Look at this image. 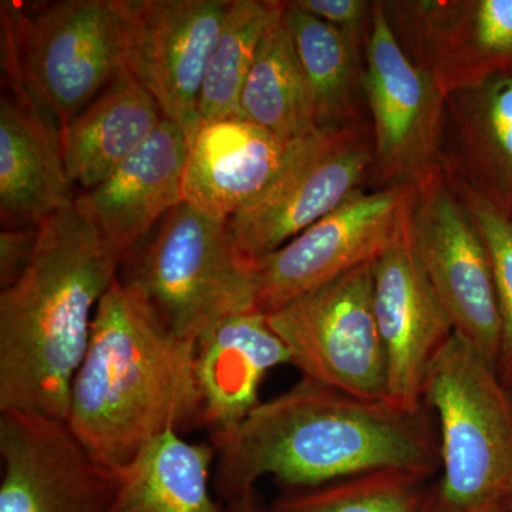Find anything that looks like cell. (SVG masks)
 <instances>
[{"mask_svg":"<svg viewBox=\"0 0 512 512\" xmlns=\"http://www.w3.org/2000/svg\"><path fill=\"white\" fill-rule=\"evenodd\" d=\"M433 417L426 404L360 399L302 377L215 448V494L228 504L265 477L292 491L380 470L439 476Z\"/></svg>","mask_w":512,"mask_h":512,"instance_id":"cell-1","label":"cell"},{"mask_svg":"<svg viewBox=\"0 0 512 512\" xmlns=\"http://www.w3.org/2000/svg\"><path fill=\"white\" fill-rule=\"evenodd\" d=\"M120 256L76 207L39 225L29 268L0 291V412L67 421L94 312Z\"/></svg>","mask_w":512,"mask_h":512,"instance_id":"cell-2","label":"cell"},{"mask_svg":"<svg viewBox=\"0 0 512 512\" xmlns=\"http://www.w3.org/2000/svg\"><path fill=\"white\" fill-rule=\"evenodd\" d=\"M197 343L164 328L119 279L94 312L69 424L97 460L128 466L151 441L201 429Z\"/></svg>","mask_w":512,"mask_h":512,"instance_id":"cell-3","label":"cell"},{"mask_svg":"<svg viewBox=\"0 0 512 512\" xmlns=\"http://www.w3.org/2000/svg\"><path fill=\"white\" fill-rule=\"evenodd\" d=\"M3 87L60 130L126 70L131 0L0 3Z\"/></svg>","mask_w":512,"mask_h":512,"instance_id":"cell-4","label":"cell"},{"mask_svg":"<svg viewBox=\"0 0 512 512\" xmlns=\"http://www.w3.org/2000/svg\"><path fill=\"white\" fill-rule=\"evenodd\" d=\"M117 279L188 342L229 316L256 311L254 261L239 251L228 221L185 202L121 258Z\"/></svg>","mask_w":512,"mask_h":512,"instance_id":"cell-5","label":"cell"},{"mask_svg":"<svg viewBox=\"0 0 512 512\" xmlns=\"http://www.w3.org/2000/svg\"><path fill=\"white\" fill-rule=\"evenodd\" d=\"M424 404L437 417L439 487L446 512H466L512 493V386L454 333L431 366Z\"/></svg>","mask_w":512,"mask_h":512,"instance_id":"cell-6","label":"cell"},{"mask_svg":"<svg viewBox=\"0 0 512 512\" xmlns=\"http://www.w3.org/2000/svg\"><path fill=\"white\" fill-rule=\"evenodd\" d=\"M373 262L302 293L266 318L303 379L383 400L387 359L377 328Z\"/></svg>","mask_w":512,"mask_h":512,"instance_id":"cell-7","label":"cell"},{"mask_svg":"<svg viewBox=\"0 0 512 512\" xmlns=\"http://www.w3.org/2000/svg\"><path fill=\"white\" fill-rule=\"evenodd\" d=\"M363 89L373 117V175L383 187L417 185L444 163L447 94L410 59L383 2H373Z\"/></svg>","mask_w":512,"mask_h":512,"instance_id":"cell-8","label":"cell"},{"mask_svg":"<svg viewBox=\"0 0 512 512\" xmlns=\"http://www.w3.org/2000/svg\"><path fill=\"white\" fill-rule=\"evenodd\" d=\"M410 235L454 332L497 365L501 316L490 252L444 163L414 188Z\"/></svg>","mask_w":512,"mask_h":512,"instance_id":"cell-9","label":"cell"},{"mask_svg":"<svg viewBox=\"0 0 512 512\" xmlns=\"http://www.w3.org/2000/svg\"><path fill=\"white\" fill-rule=\"evenodd\" d=\"M372 163V144L355 124L296 140L278 177L229 218L239 251L254 261L284 247L359 190Z\"/></svg>","mask_w":512,"mask_h":512,"instance_id":"cell-10","label":"cell"},{"mask_svg":"<svg viewBox=\"0 0 512 512\" xmlns=\"http://www.w3.org/2000/svg\"><path fill=\"white\" fill-rule=\"evenodd\" d=\"M414 188H359L284 247L254 259L256 311L271 315L302 293L376 261L402 227Z\"/></svg>","mask_w":512,"mask_h":512,"instance_id":"cell-11","label":"cell"},{"mask_svg":"<svg viewBox=\"0 0 512 512\" xmlns=\"http://www.w3.org/2000/svg\"><path fill=\"white\" fill-rule=\"evenodd\" d=\"M0 512H106L120 471L101 463L67 421L0 412Z\"/></svg>","mask_w":512,"mask_h":512,"instance_id":"cell-12","label":"cell"},{"mask_svg":"<svg viewBox=\"0 0 512 512\" xmlns=\"http://www.w3.org/2000/svg\"><path fill=\"white\" fill-rule=\"evenodd\" d=\"M231 0H131L126 70L180 126L188 146L201 128L205 72Z\"/></svg>","mask_w":512,"mask_h":512,"instance_id":"cell-13","label":"cell"},{"mask_svg":"<svg viewBox=\"0 0 512 512\" xmlns=\"http://www.w3.org/2000/svg\"><path fill=\"white\" fill-rule=\"evenodd\" d=\"M407 55L451 94L512 69V0L383 2Z\"/></svg>","mask_w":512,"mask_h":512,"instance_id":"cell-14","label":"cell"},{"mask_svg":"<svg viewBox=\"0 0 512 512\" xmlns=\"http://www.w3.org/2000/svg\"><path fill=\"white\" fill-rule=\"evenodd\" d=\"M373 279L387 400L420 409L431 366L456 332L414 252L410 207L390 247L373 262Z\"/></svg>","mask_w":512,"mask_h":512,"instance_id":"cell-15","label":"cell"},{"mask_svg":"<svg viewBox=\"0 0 512 512\" xmlns=\"http://www.w3.org/2000/svg\"><path fill=\"white\" fill-rule=\"evenodd\" d=\"M188 141L164 119L156 133L110 177L76 197L101 237L121 258L140 244L165 215L183 204Z\"/></svg>","mask_w":512,"mask_h":512,"instance_id":"cell-16","label":"cell"},{"mask_svg":"<svg viewBox=\"0 0 512 512\" xmlns=\"http://www.w3.org/2000/svg\"><path fill=\"white\" fill-rule=\"evenodd\" d=\"M282 365H291L288 349L258 311L229 316L197 343L201 429L210 433L214 448L262 403L265 376Z\"/></svg>","mask_w":512,"mask_h":512,"instance_id":"cell-17","label":"cell"},{"mask_svg":"<svg viewBox=\"0 0 512 512\" xmlns=\"http://www.w3.org/2000/svg\"><path fill=\"white\" fill-rule=\"evenodd\" d=\"M293 143L244 119L201 126L188 146L183 201L228 221L278 177Z\"/></svg>","mask_w":512,"mask_h":512,"instance_id":"cell-18","label":"cell"},{"mask_svg":"<svg viewBox=\"0 0 512 512\" xmlns=\"http://www.w3.org/2000/svg\"><path fill=\"white\" fill-rule=\"evenodd\" d=\"M60 128L28 96L0 99V221L3 229L37 228L73 207Z\"/></svg>","mask_w":512,"mask_h":512,"instance_id":"cell-19","label":"cell"},{"mask_svg":"<svg viewBox=\"0 0 512 512\" xmlns=\"http://www.w3.org/2000/svg\"><path fill=\"white\" fill-rule=\"evenodd\" d=\"M165 119L156 99L124 70L60 130L64 164L84 191L110 177Z\"/></svg>","mask_w":512,"mask_h":512,"instance_id":"cell-20","label":"cell"},{"mask_svg":"<svg viewBox=\"0 0 512 512\" xmlns=\"http://www.w3.org/2000/svg\"><path fill=\"white\" fill-rule=\"evenodd\" d=\"M211 443H190L164 434L120 468V484L106 512H229L214 498Z\"/></svg>","mask_w":512,"mask_h":512,"instance_id":"cell-21","label":"cell"},{"mask_svg":"<svg viewBox=\"0 0 512 512\" xmlns=\"http://www.w3.org/2000/svg\"><path fill=\"white\" fill-rule=\"evenodd\" d=\"M456 134L457 164L447 167L512 205V69L447 96Z\"/></svg>","mask_w":512,"mask_h":512,"instance_id":"cell-22","label":"cell"},{"mask_svg":"<svg viewBox=\"0 0 512 512\" xmlns=\"http://www.w3.org/2000/svg\"><path fill=\"white\" fill-rule=\"evenodd\" d=\"M282 8L259 45L241 100V119L286 141L301 140L319 130L315 106L295 47L282 20Z\"/></svg>","mask_w":512,"mask_h":512,"instance_id":"cell-23","label":"cell"},{"mask_svg":"<svg viewBox=\"0 0 512 512\" xmlns=\"http://www.w3.org/2000/svg\"><path fill=\"white\" fill-rule=\"evenodd\" d=\"M282 20L305 74L319 128L352 126L359 47L348 36L284 2Z\"/></svg>","mask_w":512,"mask_h":512,"instance_id":"cell-24","label":"cell"},{"mask_svg":"<svg viewBox=\"0 0 512 512\" xmlns=\"http://www.w3.org/2000/svg\"><path fill=\"white\" fill-rule=\"evenodd\" d=\"M259 512H446L439 476L380 470L303 490L284 491Z\"/></svg>","mask_w":512,"mask_h":512,"instance_id":"cell-25","label":"cell"},{"mask_svg":"<svg viewBox=\"0 0 512 512\" xmlns=\"http://www.w3.org/2000/svg\"><path fill=\"white\" fill-rule=\"evenodd\" d=\"M282 8L275 0H231L200 94L201 126L241 119L239 100L259 45Z\"/></svg>","mask_w":512,"mask_h":512,"instance_id":"cell-26","label":"cell"},{"mask_svg":"<svg viewBox=\"0 0 512 512\" xmlns=\"http://www.w3.org/2000/svg\"><path fill=\"white\" fill-rule=\"evenodd\" d=\"M444 167L490 252L501 316L497 367L501 377L512 386V205L495 200L463 175L446 164Z\"/></svg>","mask_w":512,"mask_h":512,"instance_id":"cell-27","label":"cell"},{"mask_svg":"<svg viewBox=\"0 0 512 512\" xmlns=\"http://www.w3.org/2000/svg\"><path fill=\"white\" fill-rule=\"evenodd\" d=\"M292 6L315 16L348 36L353 45L362 47L369 36L373 2L366 0H293Z\"/></svg>","mask_w":512,"mask_h":512,"instance_id":"cell-28","label":"cell"},{"mask_svg":"<svg viewBox=\"0 0 512 512\" xmlns=\"http://www.w3.org/2000/svg\"><path fill=\"white\" fill-rule=\"evenodd\" d=\"M39 239L37 228L2 229L0 232V291L22 278L35 255Z\"/></svg>","mask_w":512,"mask_h":512,"instance_id":"cell-29","label":"cell"},{"mask_svg":"<svg viewBox=\"0 0 512 512\" xmlns=\"http://www.w3.org/2000/svg\"><path fill=\"white\" fill-rule=\"evenodd\" d=\"M261 503V498L256 494V490H251L229 501L228 508L229 512H259Z\"/></svg>","mask_w":512,"mask_h":512,"instance_id":"cell-30","label":"cell"},{"mask_svg":"<svg viewBox=\"0 0 512 512\" xmlns=\"http://www.w3.org/2000/svg\"><path fill=\"white\" fill-rule=\"evenodd\" d=\"M504 510L505 501H493V503L480 505V507L473 508V510H468L466 512H504Z\"/></svg>","mask_w":512,"mask_h":512,"instance_id":"cell-31","label":"cell"},{"mask_svg":"<svg viewBox=\"0 0 512 512\" xmlns=\"http://www.w3.org/2000/svg\"><path fill=\"white\" fill-rule=\"evenodd\" d=\"M504 512H512V493L510 495H508L507 500H505Z\"/></svg>","mask_w":512,"mask_h":512,"instance_id":"cell-32","label":"cell"}]
</instances>
